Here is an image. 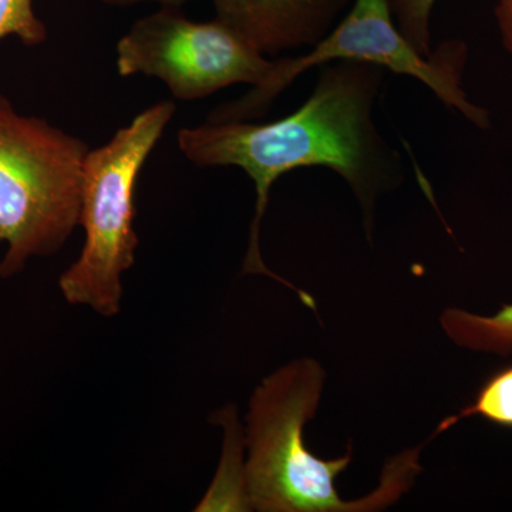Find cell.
I'll use <instances>...</instances> for the list:
<instances>
[{
  "label": "cell",
  "instance_id": "cell-1",
  "mask_svg": "<svg viewBox=\"0 0 512 512\" xmlns=\"http://www.w3.org/2000/svg\"><path fill=\"white\" fill-rule=\"evenodd\" d=\"M383 70L352 60L323 64L311 97L284 119L264 124L207 121L178 133V147L192 164L235 165L254 181L255 215L242 272L281 282L311 309L316 308L315 299L274 274L262 259L259 237L269 191L279 177L296 168L326 167L350 185L369 214L377 195L400 183L402 158L373 123Z\"/></svg>",
  "mask_w": 512,
  "mask_h": 512
},
{
  "label": "cell",
  "instance_id": "cell-2",
  "mask_svg": "<svg viewBox=\"0 0 512 512\" xmlns=\"http://www.w3.org/2000/svg\"><path fill=\"white\" fill-rule=\"evenodd\" d=\"M325 370L315 359H296L265 377L245 414L247 480L252 510L259 512H366L392 505L420 473V448L386 464L375 493L343 501L336 477L346 471L353 448L338 458L316 457L303 439L318 412Z\"/></svg>",
  "mask_w": 512,
  "mask_h": 512
},
{
  "label": "cell",
  "instance_id": "cell-3",
  "mask_svg": "<svg viewBox=\"0 0 512 512\" xmlns=\"http://www.w3.org/2000/svg\"><path fill=\"white\" fill-rule=\"evenodd\" d=\"M89 147L0 94V279L57 254L80 227Z\"/></svg>",
  "mask_w": 512,
  "mask_h": 512
},
{
  "label": "cell",
  "instance_id": "cell-4",
  "mask_svg": "<svg viewBox=\"0 0 512 512\" xmlns=\"http://www.w3.org/2000/svg\"><path fill=\"white\" fill-rule=\"evenodd\" d=\"M174 113V101H160L137 114L109 143L87 153L80 211L84 244L59 278L69 305L92 309L103 318L119 315L124 275L133 268L138 248V177Z\"/></svg>",
  "mask_w": 512,
  "mask_h": 512
},
{
  "label": "cell",
  "instance_id": "cell-5",
  "mask_svg": "<svg viewBox=\"0 0 512 512\" xmlns=\"http://www.w3.org/2000/svg\"><path fill=\"white\" fill-rule=\"evenodd\" d=\"M464 59L466 47L458 42L441 45L429 57L417 52L394 23L389 0H353L348 15L311 52L275 60L274 74L264 87L222 104L212 111L208 121L255 119L302 73L323 64L352 60L414 77L426 84L447 107L460 111L477 126L488 127L487 113L470 103L461 89Z\"/></svg>",
  "mask_w": 512,
  "mask_h": 512
},
{
  "label": "cell",
  "instance_id": "cell-6",
  "mask_svg": "<svg viewBox=\"0 0 512 512\" xmlns=\"http://www.w3.org/2000/svg\"><path fill=\"white\" fill-rule=\"evenodd\" d=\"M274 67L275 60L266 59L220 20L194 22L171 6L138 19L117 43L121 77H156L175 99L185 101L238 83L261 89Z\"/></svg>",
  "mask_w": 512,
  "mask_h": 512
},
{
  "label": "cell",
  "instance_id": "cell-7",
  "mask_svg": "<svg viewBox=\"0 0 512 512\" xmlns=\"http://www.w3.org/2000/svg\"><path fill=\"white\" fill-rule=\"evenodd\" d=\"M215 19L261 55L316 46L353 0H211Z\"/></svg>",
  "mask_w": 512,
  "mask_h": 512
},
{
  "label": "cell",
  "instance_id": "cell-8",
  "mask_svg": "<svg viewBox=\"0 0 512 512\" xmlns=\"http://www.w3.org/2000/svg\"><path fill=\"white\" fill-rule=\"evenodd\" d=\"M214 419L224 431L220 466L194 511H254L248 491L244 426L234 406H225Z\"/></svg>",
  "mask_w": 512,
  "mask_h": 512
},
{
  "label": "cell",
  "instance_id": "cell-9",
  "mask_svg": "<svg viewBox=\"0 0 512 512\" xmlns=\"http://www.w3.org/2000/svg\"><path fill=\"white\" fill-rule=\"evenodd\" d=\"M440 322L448 338L460 348L503 357L512 355V303L491 316L447 309Z\"/></svg>",
  "mask_w": 512,
  "mask_h": 512
},
{
  "label": "cell",
  "instance_id": "cell-10",
  "mask_svg": "<svg viewBox=\"0 0 512 512\" xmlns=\"http://www.w3.org/2000/svg\"><path fill=\"white\" fill-rule=\"evenodd\" d=\"M474 416L501 429L512 430V363L488 377L481 384L473 402L467 404L460 413L441 421L433 437L456 426L458 421Z\"/></svg>",
  "mask_w": 512,
  "mask_h": 512
},
{
  "label": "cell",
  "instance_id": "cell-11",
  "mask_svg": "<svg viewBox=\"0 0 512 512\" xmlns=\"http://www.w3.org/2000/svg\"><path fill=\"white\" fill-rule=\"evenodd\" d=\"M436 0H389L394 23L410 45L429 57L431 50L430 20Z\"/></svg>",
  "mask_w": 512,
  "mask_h": 512
},
{
  "label": "cell",
  "instance_id": "cell-12",
  "mask_svg": "<svg viewBox=\"0 0 512 512\" xmlns=\"http://www.w3.org/2000/svg\"><path fill=\"white\" fill-rule=\"evenodd\" d=\"M9 36L28 47L46 42L47 28L37 18L33 0H0V40Z\"/></svg>",
  "mask_w": 512,
  "mask_h": 512
},
{
  "label": "cell",
  "instance_id": "cell-13",
  "mask_svg": "<svg viewBox=\"0 0 512 512\" xmlns=\"http://www.w3.org/2000/svg\"><path fill=\"white\" fill-rule=\"evenodd\" d=\"M505 49L512 55V0H498L495 8Z\"/></svg>",
  "mask_w": 512,
  "mask_h": 512
},
{
  "label": "cell",
  "instance_id": "cell-14",
  "mask_svg": "<svg viewBox=\"0 0 512 512\" xmlns=\"http://www.w3.org/2000/svg\"><path fill=\"white\" fill-rule=\"evenodd\" d=\"M104 5L116 6V8H128V6L140 5V3H157L160 6L171 8H183L190 0H101Z\"/></svg>",
  "mask_w": 512,
  "mask_h": 512
}]
</instances>
